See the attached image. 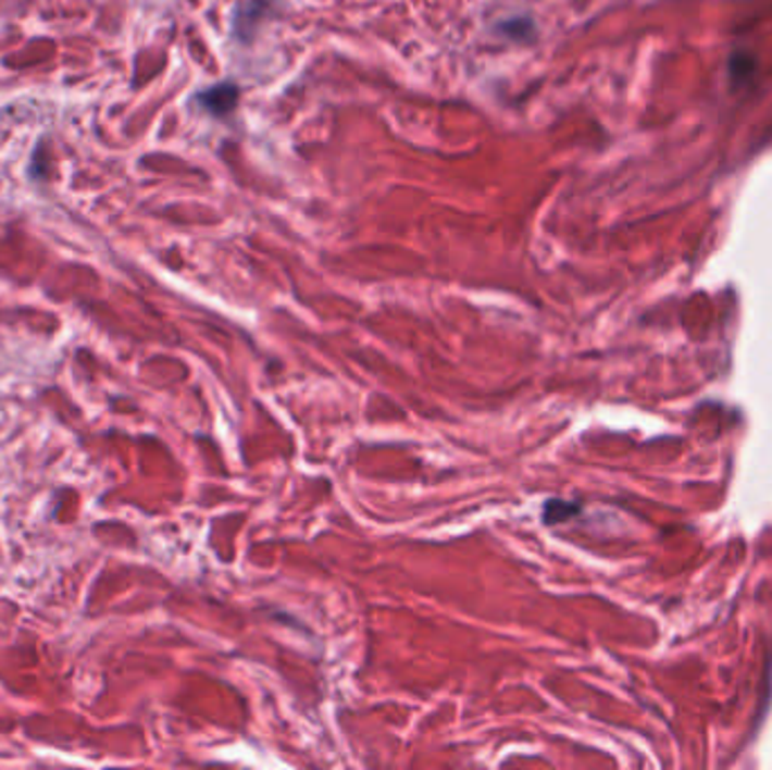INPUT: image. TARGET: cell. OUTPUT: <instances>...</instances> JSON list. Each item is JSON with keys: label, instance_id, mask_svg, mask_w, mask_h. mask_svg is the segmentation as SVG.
<instances>
[{"label": "cell", "instance_id": "3957f363", "mask_svg": "<svg viewBox=\"0 0 772 770\" xmlns=\"http://www.w3.org/2000/svg\"><path fill=\"white\" fill-rule=\"evenodd\" d=\"M576 511V507H570L568 501H560V499H551L545 505V511H543V518H545V524H558L562 520H570V516Z\"/></svg>", "mask_w": 772, "mask_h": 770}, {"label": "cell", "instance_id": "7a4b0ae2", "mask_svg": "<svg viewBox=\"0 0 772 770\" xmlns=\"http://www.w3.org/2000/svg\"><path fill=\"white\" fill-rule=\"evenodd\" d=\"M499 33L515 41H533L536 37V25L531 18H509L499 25Z\"/></svg>", "mask_w": 772, "mask_h": 770}, {"label": "cell", "instance_id": "6da1fadb", "mask_svg": "<svg viewBox=\"0 0 772 770\" xmlns=\"http://www.w3.org/2000/svg\"><path fill=\"white\" fill-rule=\"evenodd\" d=\"M237 100H240V88H237L233 82H222L215 84L211 88H206L197 96V102L213 115H228L235 107Z\"/></svg>", "mask_w": 772, "mask_h": 770}]
</instances>
